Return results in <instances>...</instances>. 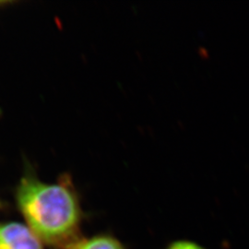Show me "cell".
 <instances>
[{
  "label": "cell",
  "mask_w": 249,
  "mask_h": 249,
  "mask_svg": "<svg viewBox=\"0 0 249 249\" xmlns=\"http://www.w3.org/2000/svg\"><path fill=\"white\" fill-rule=\"evenodd\" d=\"M0 249H44L43 242L22 223H0Z\"/></svg>",
  "instance_id": "2"
},
{
  "label": "cell",
  "mask_w": 249,
  "mask_h": 249,
  "mask_svg": "<svg viewBox=\"0 0 249 249\" xmlns=\"http://www.w3.org/2000/svg\"><path fill=\"white\" fill-rule=\"evenodd\" d=\"M164 249H206L196 242L190 240H177L170 243Z\"/></svg>",
  "instance_id": "4"
},
{
  "label": "cell",
  "mask_w": 249,
  "mask_h": 249,
  "mask_svg": "<svg viewBox=\"0 0 249 249\" xmlns=\"http://www.w3.org/2000/svg\"><path fill=\"white\" fill-rule=\"evenodd\" d=\"M13 2H10V1H0V9H3L5 6L7 5H10L12 4Z\"/></svg>",
  "instance_id": "5"
},
{
  "label": "cell",
  "mask_w": 249,
  "mask_h": 249,
  "mask_svg": "<svg viewBox=\"0 0 249 249\" xmlns=\"http://www.w3.org/2000/svg\"><path fill=\"white\" fill-rule=\"evenodd\" d=\"M65 249H125L116 237L109 234H97L89 237H79Z\"/></svg>",
  "instance_id": "3"
},
{
  "label": "cell",
  "mask_w": 249,
  "mask_h": 249,
  "mask_svg": "<svg viewBox=\"0 0 249 249\" xmlns=\"http://www.w3.org/2000/svg\"><path fill=\"white\" fill-rule=\"evenodd\" d=\"M15 200L27 225L45 244L65 249L80 237L84 213L70 174L48 183L27 168L16 187Z\"/></svg>",
  "instance_id": "1"
}]
</instances>
